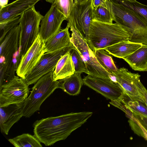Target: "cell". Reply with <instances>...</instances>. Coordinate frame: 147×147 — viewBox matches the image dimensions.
I'll return each instance as SVG.
<instances>
[{"mask_svg": "<svg viewBox=\"0 0 147 147\" xmlns=\"http://www.w3.org/2000/svg\"><path fill=\"white\" fill-rule=\"evenodd\" d=\"M93 113H71L36 121L34 123V135L46 146L65 139L73 131L81 126Z\"/></svg>", "mask_w": 147, "mask_h": 147, "instance_id": "1", "label": "cell"}, {"mask_svg": "<svg viewBox=\"0 0 147 147\" xmlns=\"http://www.w3.org/2000/svg\"><path fill=\"white\" fill-rule=\"evenodd\" d=\"M130 34L125 27L117 24L108 23L93 19L86 40L94 53L121 42L129 40Z\"/></svg>", "mask_w": 147, "mask_h": 147, "instance_id": "2", "label": "cell"}, {"mask_svg": "<svg viewBox=\"0 0 147 147\" xmlns=\"http://www.w3.org/2000/svg\"><path fill=\"white\" fill-rule=\"evenodd\" d=\"M115 23L129 32L131 42L147 45V23L133 10L123 5L112 3Z\"/></svg>", "mask_w": 147, "mask_h": 147, "instance_id": "3", "label": "cell"}, {"mask_svg": "<svg viewBox=\"0 0 147 147\" xmlns=\"http://www.w3.org/2000/svg\"><path fill=\"white\" fill-rule=\"evenodd\" d=\"M53 71L43 76L34 84L30 95L24 103L23 116L29 117L36 112L39 111L44 101L56 89L59 88V80H53Z\"/></svg>", "mask_w": 147, "mask_h": 147, "instance_id": "4", "label": "cell"}, {"mask_svg": "<svg viewBox=\"0 0 147 147\" xmlns=\"http://www.w3.org/2000/svg\"><path fill=\"white\" fill-rule=\"evenodd\" d=\"M20 27V24L12 29L0 41V71L3 74L15 72L20 58L19 48Z\"/></svg>", "mask_w": 147, "mask_h": 147, "instance_id": "5", "label": "cell"}, {"mask_svg": "<svg viewBox=\"0 0 147 147\" xmlns=\"http://www.w3.org/2000/svg\"><path fill=\"white\" fill-rule=\"evenodd\" d=\"M43 17L36 11L34 6L20 16L19 52L21 58L31 46L39 34L40 22Z\"/></svg>", "mask_w": 147, "mask_h": 147, "instance_id": "6", "label": "cell"}, {"mask_svg": "<svg viewBox=\"0 0 147 147\" xmlns=\"http://www.w3.org/2000/svg\"><path fill=\"white\" fill-rule=\"evenodd\" d=\"M71 32V40L79 52L85 65L87 74L98 77L111 79L110 74L97 61L93 52L80 33L72 26H69ZM112 79V78H111Z\"/></svg>", "mask_w": 147, "mask_h": 147, "instance_id": "7", "label": "cell"}, {"mask_svg": "<svg viewBox=\"0 0 147 147\" xmlns=\"http://www.w3.org/2000/svg\"><path fill=\"white\" fill-rule=\"evenodd\" d=\"M114 81L119 86L124 94L130 99L145 104L144 98L141 90L143 84L138 73H133L125 67L118 69L111 74Z\"/></svg>", "mask_w": 147, "mask_h": 147, "instance_id": "8", "label": "cell"}, {"mask_svg": "<svg viewBox=\"0 0 147 147\" xmlns=\"http://www.w3.org/2000/svg\"><path fill=\"white\" fill-rule=\"evenodd\" d=\"M28 86L24 79L16 76L0 86V107L24 102L29 93Z\"/></svg>", "mask_w": 147, "mask_h": 147, "instance_id": "9", "label": "cell"}, {"mask_svg": "<svg viewBox=\"0 0 147 147\" xmlns=\"http://www.w3.org/2000/svg\"><path fill=\"white\" fill-rule=\"evenodd\" d=\"M92 0L81 3H74L67 20L69 27L77 30L86 39L88 37L90 25L94 19Z\"/></svg>", "mask_w": 147, "mask_h": 147, "instance_id": "10", "label": "cell"}, {"mask_svg": "<svg viewBox=\"0 0 147 147\" xmlns=\"http://www.w3.org/2000/svg\"><path fill=\"white\" fill-rule=\"evenodd\" d=\"M75 47L72 45L50 52H46L31 71L26 76L24 80L27 84L35 83L42 77L53 71L60 58Z\"/></svg>", "mask_w": 147, "mask_h": 147, "instance_id": "11", "label": "cell"}, {"mask_svg": "<svg viewBox=\"0 0 147 147\" xmlns=\"http://www.w3.org/2000/svg\"><path fill=\"white\" fill-rule=\"evenodd\" d=\"M83 80L84 85L112 101L120 102L124 97L125 94L121 88L111 78L88 75Z\"/></svg>", "mask_w": 147, "mask_h": 147, "instance_id": "12", "label": "cell"}, {"mask_svg": "<svg viewBox=\"0 0 147 147\" xmlns=\"http://www.w3.org/2000/svg\"><path fill=\"white\" fill-rule=\"evenodd\" d=\"M45 43L39 34L33 43L21 58L16 70L17 76L25 79L46 52Z\"/></svg>", "mask_w": 147, "mask_h": 147, "instance_id": "13", "label": "cell"}, {"mask_svg": "<svg viewBox=\"0 0 147 147\" xmlns=\"http://www.w3.org/2000/svg\"><path fill=\"white\" fill-rule=\"evenodd\" d=\"M67 19L55 2L45 15L40 24L39 34L45 43L60 30L63 22Z\"/></svg>", "mask_w": 147, "mask_h": 147, "instance_id": "14", "label": "cell"}, {"mask_svg": "<svg viewBox=\"0 0 147 147\" xmlns=\"http://www.w3.org/2000/svg\"><path fill=\"white\" fill-rule=\"evenodd\" d=\"M24 102L0 107V127L1 133L7 135L12 126L23 116Z\"/></svg>", "mask_w": 147, "mask_h": 147, "instance_id": "15", "label": "cell"}, {"mask_svg": "<svg viewBox=\"0 0 147 147\" xmlns=\"http://www.w3.org/2000/svg\"><path fill=\"white\" fill-rule=\"evenodd\" d=\"M39 0H16L0 10V23H4L20 16L31 8Z\"/></svg>", "mask_w": 147, "mask_h": 147, "instance_id": "16", "label": "cell"}, {"mask_svg": "<svg viewBox=\"0 0 147 147\" xmlns=\"http://www.w3.org/2000/svg\"><path fill=\"white\" fill-rule=\"evenodd\" d=\"M71 51L62 56L57 62L53 72V78L54 81L64 79L75 73V68Z\"/></svg>", "mask_w": 147, "mask_h": 147, "instance_id": "17", "label": "cell"}, {"mask_svg": "<svg viewBox=\"0 0 147 147\" xmlns=\"http://www.w3.org/2000/svg\"><path fill=\"white\" fill-rule=\"evenodd\" d=\"M69 28L67 24L65 28L61 29L45 43L46 52H52L73 45Z\"/></svg>", "mask_w": 147, "mask_h": 147, "instance_id": "18", "label": "cell"}, {"mask_svg": "<svg viewBox=\"0 0 147 147\" xmlns=\"http://www.w3.org/2000/svg\"><path fill=\"white\" fill-rule=\"evenodd\" d=\"M135 71H147V45L123 59Z\"/></svg>", "mask_w": 147, "mask_h": 147, "instance_id": "19", "label": "cell"}, {"mask_svg": "<svg viewBox=\"0 0 147 147\" xmlns=\"http://www.w3.org/2000/svg\"><path fill=\"white\" fill-rule=\"evenodd\" d=\"M142 45L128 40L121 42L104 49L114 57L123 59L134 52Z\"/></svg>", "mask_w": 147, "mask_h": 147, "instance_id": "20", "label": "cell"}, {"mask_svg": "<svg viewBox=\"0 0 147 147\" xmlns=\"http://www.w3.org/2000/svg\"><path fill=\"white\" fill-rule=\"evenodd\" d=\"M81 74L75 73L64 79L59 80L60 82L59 88L69 95H78L80 93L81 87L84 84Z\"/></svg>", "mask_w": 147, "mask_h": 147, "instance_id": "21", "label": "cell"}, {"mask_svg": "<svg viewBox=\"0 0 147 147\" xmlns=\"http://www.w3.org/2000/svg\"><path fill=\"white\" fill-rule=\"evenodd\" d=\"M112 3L106 0L105 4L94 8V19L101 22L112 23L114 20Z\"/></svg>", "mask_w": 147, "mask_h": 147, "instance_id": "22", "label": "cell"}, {"mask_svg": "<svg viewBox=\"0 0 147 147\" xmlns=\"http://www.w3.org/2000/svg\"><path fill=\"white\" fill-rule=\"evenodd\" d=\"M95 56L101 66L111 75L115 72L118 68L115 66L111 55L104 49L96 50Z\"/></svg>", "mask_w": 147, "mask_h": 147, "instance_id": "23", "label": "cell"}, {"mask_svg": "<svg viewBox=\"0 0 147 147\" xmlns=\"http://www.w3.org/2000/svg\"><path fill=\"white\" fill-rule=\"evenodd\" d=\"M8 141L16 147H42L40 142L34 136L28 134H23Z\"/></svg>", "mask_w": 147, "mask_h": 147, "instance_id": "24", "label": "cell"}, {"mask_svg": "<svg viewBox=\"0 0 147 147\" xmlns=\"http://www.w3.org/2000/svg\"><path fill=\"white\" fill-rule=\"evenodd\" d=\"M127 97L125 96L121 100L125 108L132 113L147 117V107L143 103L130 99L127 101Z\"/></svg>", "mask_w": 147, "mask_h": 147, "instance_id": "25", "label": "cell"}, {"mask_svg": "<svg viewBox=\"0 0 147 147\" xmlns=\"http://www.w3.org/2000/svg\"><path fill=\"white\" fill-rule=\"evenodd\" d=\"M119 4H122L133 10L143 18L147 23V5L136 1L131 2L126 0H120Z\"/></svg>", "mask_w": 147, "mask_h": 147, "instance_id": "26", "label": "cell"}, {"mask_svg": "<svg viewBox=\"0 0 147 147\" xmlns=\"http://www.w3.org/2000/svg\"><path fill=\"white\" fill-rule=\"evenodd\" d=\"M70 52L74 66L75 73H85L87 74L84 62L78 50L75 47Z\"/></svg>", "mask_w": 147, "mask_h": 147, "instance_id": "27", "label": "cell"}, {"mask_svg": "<svg viewBox=\"0 0 147 147\" xmlns=\"http://www.w3.org/2000/svg\"><path fill=\"white\" fill-rule=\"evenodd\" d=\"M128 122L134 132L147 141V131L139 121L133 115L129 118Z\"/></svg>", "mask_w": 147, "mask_h": 147, "instance_id": "28", "label": "cell"}, {"mask_svg": "<svg viewBox=\"0 0 147 147\" xmlns=\"http://www.w3.org/2000/svg\"><path fill=\"white\" fill-rule=\"evenodd\" d=\"M20 16H19L9 21L0 23V41L3 40L10 30L18 25L20 22Z\"/></svg>", "mask_w": 147, "mask_h": 147, "instance_id": "29", "label": "cell"}, {"mask_svg": "<svg viewBox=\"0 0 147 147\" xmlns=\"http://www.w3.org/2000/svg\"><path fill=\"white\" fill-rule=\"evenodd\" d=\"M55 2L67 19L74 4V0H56Z\"/></svg>", "mask_w": 147, "mask_h": 147, "instance_id": "30", "label": "cell"}, {"mask_svg": "<svg viewBox=\"0 0 147 147\" xmlns=\"http://www.w3.org/2000/svg\"><path fill=\"white\" fill-rule=\"evenodd\" d=\"M132 113L133 116L142 124L147 126V117L140 115Z\"/></svg>", "mask_w": 147, "mask_h": 147, "instance_id": "31", "label": "cell"}, {"mask_svg": "<svg viewBox=\"0 0 147 147\" xmlns=\"http://www.w3.org/2000/svg\"><path fill=\"white\" fill-rule=\"evenodd\" d=\"M106 0H92V5L94 8L104 5Z\"/></svg>", "mask_w": 147, "mask_h": 147, "instance_id": "32", "label": "cell"}, {"mask_svg": "<svg viewBox=\"0 0 147 147\" xmlns=\"http://www.w3.org/2000/svg\"><path fill=\"white\" fill-rule=\"evenodd\" d=\"M141 90L144 98L145 104L147 107V90L143 84L141 86Z\"/></svg>", "mask_w": 147, "mask_h": 147, "instance_id": "33", "label": "cell"}, {"mask_svg": "<svg viewBox=\"0 0 147 147\" xmlns=\"http://www.w3.org/2000/svg\"><path fill=\"white\" fill-rule=\"evenodd\" d=\"M8 0H0V10L7 5Z\"/></svg>", "mask_w": 147, "mask_h": 147, "instance_id": "34", "label": "cell"}, {"mask_svg": "<svg viewBox=\"0 0 147 147\" xmlns=\"http://www.w3.org/2000/svg\"><path fill=\"white\" fill-rule=\"evenodd\" d=\"M88 0H74V3L80 4L84 3Z\"/></svg>", "mask_w": 147, "mask_h": 147, "instance_id": "35", "label": "cell"}, {"mask_svg": "<svg viewBox=\"0 0 147 147\" xmlns=\"http://www.w3.org/2000/svg\"><path fill=\"white\" fill-rule=\"evenodd\" d=\"M39 1L41 0H39ZM47 2L52 4L54 3L56 0H44Z\"/></svg>", "mask_w": 147, "mask_h": 147, "instance_id": "36", "label": "cell"}, {"mask_svg": "<svg viewBox=\"0 0 147 147\" xmlns=\"http://www.w3.org/2000/svg\"><path fill=\"white\" fill-rule=\"evenodd\" d=\"M126 0L131 2H134L136 1V0Z\"/></svg>", "mask_w": 147, "mask_h": 147, "instance_id": "37", "label": "cell"}, {"mask_svg": "<svg viewBox=\"0 0 147 147\" xmlns=\"http://www.w3.org/2000/svg\"><path fill=\"white\" fill-rule=\"evenodd\" d=\"M142 125H143V126L145 128V129L147 131V126H146L145 125H143V124H142Z\"/></svg>", "mask_w": 147, "mask_h": 147, "instance_id": "38", "label": "cell"}]
</instances>
